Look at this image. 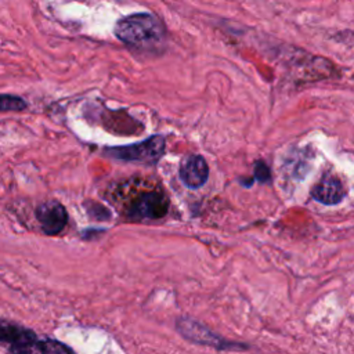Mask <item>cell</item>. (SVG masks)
Wrapping results in <instances>:
<instances>
[{
    "label": "cell",
    "instance_id": "6da1fadb",
    "mask_svg": "<svg viewBox=\"0 0 354 354\" xmlns=\"http://www.w3.org/2000/svg\"><path fill=\"white\" fill-rule=\"evenodd\" d=\"M115 36L136 51L153 53L165 46L166 29L153 14L136 12L116 22Z\"/></svg>",
    "mask_w": 354,
    "mask_h": 354
},
{
    "label": "cell",
    "instance_id": "7a4b0ae2",
    "mask_svg": "<svg viewBox=\"0 0 354 354\" xmlns=\"http://www.w3.org/2000/svg\"><path fill=\"white\" fill-rule=\"evenodd\" d=\"M165 151V138L162 136H152L144 141L105 148L104 155L122 162H140V163H155Z\"/></svg>",
    "mask_w": 354,
    "mask_h": 354
},
{
    "label": "cell",
    "instance_id": "3957f363",
    "mask_svg": "<svg viewBox=\"0 0 354 354\" xmlns=\"http://www.w3.org/2000/svg\"><path fill=\"white\" fill-rule=\"evenodd\" d=\"M169 198L162 189H148L140 192L126 206L124 214L130 220H158L169 212Z\"/></svg>",
    "mask_w": 354,
    "mask_h": 354
},
{
    "label": "cell",
    "instance_id": "277c9868",
    "mask_svg": "<svg viewBox=\"0 0 354 354\" xmlns=\"http://www.w3.org/2000/svg\"><path fill=\"white\" fill-rule=\"evenodd\" d=\"M177 330L181 336H184V339L192 343L214 347L217 350H242L239 347H246V346H241L239 343L228 342L221 336L216 335L214 332H212L207 326L202 325L201 322L191 318H185V317L178 318Z\"/></svg>",
    "mask_w": 354,
    "mask_h": 354
},
{
    "label": "cell",
    "instance_id": "5b68a950",
    "mask_svg": "<svg viewBox=\"0 0 354 354\" xmlns=\"http://www.w3.org/2000/svg\"><path fill=\"white\" fill-rule=\"evenodd\" d=\"M35 214L41 231L48 236L61 234L68 224V212L65 206L55 199L40 203L36 207Z\"/></svg>",
    "mask_w": 354,
    "mask_h": 354
},
{
    "label": "cell",
    "instance_id": "8992f818",
    "mask_svg": "<svg viewBox=\"0 0 354 354\" xmlns=\"http://www.w3.org/2000/svg\"><path fill=\"white\" fill-rule=\"evenodd\" d=\"M11 354H76L69 346L62 342L44 337L39 339L37 336L14 346H10Z\"/></svg>",
    "mask_w": 354,
    "mask_h": 354
},
{
    "label": "cell",
    "instance_id": "52a82bcc",
    "mask_svg": "<svg viewBox=\"0 0 354 354\" xmlns=\"http://www.w3.org/2000/svg\"><path fill=\"white\" fill-rule=\"evenodd\" d=\"M209 177V166L203 156L189 155L180 166V178L188 188L202 187Z\"/></svg>",
    "mask_w": 354,
    "mask_h": 354
},
{
    "label": "cell",
    "instance_id": "ba28073f",
    "mask_svg": "<svg viewBox=\"0 0 354 354\" xmlns=\"http://www.w3.org/2000/svg\"><path fill=\"white\" fill-rule=\"evenodd\" d=\"M346 196V189L342 181L335 176H324L313 189V198L322 205H337Z\"/></svg>",
    "mask_w": 354,
    "mask_h": 354
},
{
    "label": "cell",
    "instance_id": "9c48e42d",
    "mask_svg": "<svg viewBox=\"0 0 354 354\" xmlns=\"http://www.w3.org/2000/svg\"><path fill=\"white\" fill-rule=\"evenodd\" d=\"M36 336L37 335L32 329L0 318V343L14 346L18 343L28 342Z\"/></svg>",
    "mask_w": 354,
    "mask_h": 354
},
{
    "label": "cell",
    "instance_id": "30bf717a",
    "mask_svg": "<svg viewBox=\"0 0 354 354\" xmlns=\"http://www.w3.org/2000/svg\"><path fill=\"white\" fill-rule=\"evenodd\" d=\"M28 104L24 98L12 94H0V112H21Z\"/></svg>",
    "mask_w": 354,
    "mask_h": 354
},
{
    "label": "cell",
    "instance_id": "8fae6325",
    "mask_svg": "<svg viewBox=\"0 0 354 354\" xmlns=\"http://www.w3.org/2000/svg\"><path fill=\"white\" fill-rule=\"evenodd\" d=\"M86 210H87V214L94 218V220H100V221H105V220H109L111 218V212L101 203H97V202H93V201H88V203L84 205Z\"/></svg>",
    "mask_w": 354,
    "mask_h": 354
},
{
    "label": "cell",
    "instance_id": "7c38bea8",
    "mask_svg": "<svg viewBox=\"0 0 354 354\" xmlns=\"http://www.w3.org/2000/svg\"><path fill=\"white\" fill-rule=\"evenodd\" d=\"M254 176L261 183H266V181L270 180L271 174H270V170H268V167H267V165L264 162H261V160L256 162V165H254Z\"/></svg>",
    "mask_w": 354,
    "mask_h": 354
}]
</instances>
